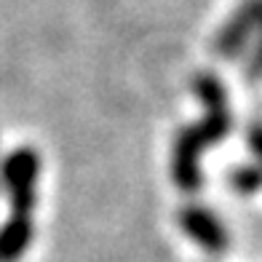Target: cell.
<instances>
[{
  "label": "cell",
  "mask_w": 262,
  "mask_h": 262,
  "mask_svg": "<svg viewBox=\"0 0 262 262\" xmlns=\"http://www.w3.org/2000/svg\"><path fill=\"white\" fill-rule=\"evenodd\" d=\"M246 139H249V147H252V152H254L257 163L262 166V123L249 126V131H246Z\"/></svg>",
  "instance_id": "cell-10"
},
{
  "label": "cell",
  "mask_w": 262,
  "mask_h": 262,
  "mask_svg": "<svg viewBox=\"0 0 262 262\" xmlns=\"http://www.w3.org/2000/svg\"><path fill=\"white\" fill-rule=\"evenodd\" d=\"M32 235V214H11V220L0 228V262H16L30 249Z\"/></svg>",
  "instance_id": "cell-5"
},
{
  "label": "cell",
  "mask_w": 262,
  "mask_h": 262,
  "mask_svg": "<svg viewBox=\"0 0 262 262\" xmlns=\"http://www.w3.org/2000/svg\"><path fill=\"white\" fill-rule=\"evenodd\" d=\"M193 97L204 104V113L228 110V89L214 73H198L193 78Z\"/></svg>",
  "instance_id": "cell-6"
},
{
  "label": "cell",
  "mask_w": 262,
  "mask_h": 262,
  "mask_svg": "<svg viewBox=\"0 0 262 262\" xmlns=\"http://www.w3.org/2000/svg\"><path fill=\"white\" fill-rule=\"evenodd\" d=\"M244 75H246L249 83H259V80H262V27H259V32H257V40H254L252 54L246 56Z\"/></svg>",
  "instance_id": "cell-9"
},
{
  "label": "cell",
  "mask_w": 262,
  "mask_h": 262,
  "mask_svg": "<svg viewBox=\"0 0 262 262\" xmlns=\"http://www.w3.org/2000/svg\"><path fill=\"white\" fill-rule=\"evenodd\" d=\"M228 182L233 187V193L238 195H254L257 190H262V166L259 163H241L230 169Z\"/></svg>",
  "instance_id": "cell-8"
},
{
  "label": "cell",
  "mask_w": 262,
  "mask_h": 262,
  "mask_svg": "<svg viewBox=\"0 0 262 262\" xmlns=\"http://www.w3.org/2000/svg\"><path fill=\"white\" fill-rule=\"evenodd\" d=\"M201 139L206 142V147L211 145H220V142L228 139L230 128H233V118L230 110H217V113H204V118L195 123Z\"/></svg>",
  "instance_id": "cell-7"
},
{
  "label": "cell",
  "mask_w": 262,
  "mask_h": 262,
  "mask_svg": "<svg viewBox=\"0 0 262 262\" xmlns=\"http://www.w3.org/2000/svg\"><path fill=\"white\" fill-rule=\"evenodd\" d=\"M177 225H180V230L187 238H193L204 252H209L214 257H220L230 249V235L225 230L222 220L214 211L198 206V204L182 206L180 214H177Z\"/></svg>",
  "instance_id": "cell-4"
},
{
  "label": "cell",
  "mask_w": 262,
  "mask_h": 262,
  "mask_svg": "<svg viewBox=\"0 0 262 262\" xmlns=\"http://www.w3.org/2000/svg\"><path fill=\"white\" fill-rule=\"evenodd\" d=\"M40 156L32 147H16L0 161V187L11 198L14 214H32L38 204Z\"/></svg>",
  "instance_id": "cell-1"
},
{
  "label": "cell",
  "mask_w": 262,
  "mask_h": 262,
  "mask_svg": "<svg viewBox=\"0 0 262 262\" xmlns=\"http://www.w3.org/2000/svg\"><path fill=\"white\" fill-rule=\"evenodd\" d=\"M262 27V0H244L235 8V14L220 27L217 38L211 43V51L222 62H235L249 49L252 38Z\"/></svg>",
  "instance_id": "cell-2"
},
{
  "label": "cell",
  "mask_w": 262,
  "mask_h": 262,
  "mask_svg": "<svg viewBox=\"0 0 262 262\" xmlns=\"http://www.w3.org/2000/svg\"><path fill=\"white\" fill-rule=\"evenodd\" d=\"M206 150V142L201 139L195 126H182L174 134L171 147V180L182 193H198L204 187V169L201 156Z\"/></svg>",
  "instance_id": "cell-3"
}]
</instances>
